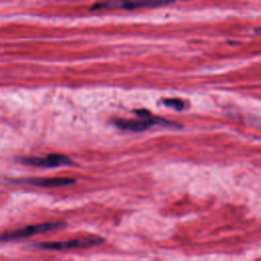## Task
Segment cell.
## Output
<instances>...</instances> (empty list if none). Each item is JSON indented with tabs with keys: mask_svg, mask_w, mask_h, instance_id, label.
Segmentation results:
<instances>
[{
	"mask_svg": "<svg viewBox=\"0 0 261 261\" xmlns=\"http://www.w3.org/2000/svg\"><path fill=\"white\" fill-rule=\"evenodd\" d=\"M165 2H102L95 3L91 6L92 10L95 9H106V8H123V9H135L139 7H153L158 5H164Z\"/></svg>",
	"mask_w": 261,
	"mask_h": 261,
	"instance_id": "obj_5",
	"label": "cell"
},
{
	"mask_svg": "<svg viewBox=\"0 0 261 261\" xmlns=\"http://www.w3.org/2000/svg\"><path fill=\"white\" fill-rule=\"evenodd\" d=\"M255 32H256V34H258V35H261V27L255 29Z\"/></svg>",
	"mask_w": 261,
	"mask_h": 261,
	"instance_id": "obj_8",
	"label": "cell"
},
{
	"mask_svg": "<svg viewBox=\"0 0 261 261\" xmlns=\"http://www.w3.org/2000/svg\"><path fill=\"white\" fill-rule=\"evenodd\" d=\"M103 242V239L98 237H88L81 239H73L69 241L62 242H45L36 244L35 247L43 250H65V249H75V248H89L96 246Z\"/></svg>",
	"mask_w": 261,
	"mask_h": 261,
	"instance_id": "obj_2",
	"label": "cell"
},
{
	"mask_svg": "<svg viewBox=\"0 0 261 261\" xmlns=\"http://www.w3.org/2000/svg\"><path fill=\"white\" fill-rule=\"evenodd\" d=\"M18 161L25 165L38 167H56L73 164L72 160L69 157L62 154H50L46 157H22L18 158Z\"/></svg>",
	"mask_w": 261,
	"mask_h": 261,
	"instance_id": "obj_3",
	"label": "cell"
},
{
	"mask_svg": "<svg viewBox=\"0 0 261 261\" xmlns=\"http://www.w3.org/2000/svg\"><path fill=\"white\" fill-rule=\"evenodd\" d=\"M162 103L165 106L172 107L176 110H182L185 108V102L178 98H166L162 100Z\"/></svg>",
	"mask_w": 261,
	"mask_h": 261,
	"instance_id": "obj_7",
	"label": "cell"
},
{
	"mask_svg": "<svg viewBox=\"0 0 261 261\" xmlns=\"http://www.w3.org/2000/svg\"><path fill=\"white\" fill-rule=\"evenodd\" d=\"M156 123H159L162 125H169V126L173 125V123L170 121H167L159 117H153V116L149 119H143V120H134V119H124V118L114 120V124L117 127L124 130H132V132H142Z\"/></svg>",
	"mask_w": 261,
	"mask_h": 261,
	"instance_id": "obj_4",
	"label": "cell"
},
{
	"mask_svg": "<svg viewBox=\"0 0 261 261\" xmlns=\"http://www.w3.org/2000/svg\"><path fill=\"white\" fill-rule=\"evenodd\" d=\"M65 225L64 222L60 221H53V222H44V223H38V224H32L28 225L25 227L5 232L2 234L1 240L2 241H11L15 239H21V238H27L30 236L38 234V233H43L49 230L57 229L60 227H63Z\"/></svg>",
	"mask_w": 261,
	"mask_h": 261,
	"instance_id": "obj_1",
	"label": "cell"
},
{
	"mask_svg": "<svg viewBox=\"0 0 261 261\" xmlns=\"http://www.w3.org/2000/svg\"><path fill=\"white\" fill-rule=\"evenodd\" d=\"M15 182L19 184H28L34 185L38 187H45V188H52V187H62L67 186L74 182L73 178L69 177H50V178H24L21 180H15Z\"/></svg>",
	"mask_w": 261,
	"mask_h": 261,
	"instance_id": "obj_6",
	"label": "cell"
}]
</instances>
